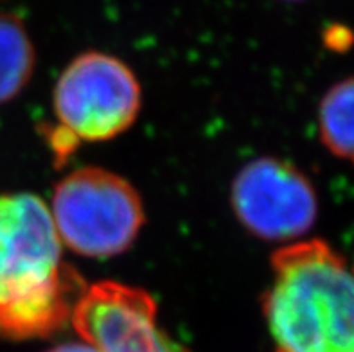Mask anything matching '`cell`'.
Masks as SVG:
<instances>
[{
  "label": "cell",
  "instance_id": "cell-2",
  "mask_svg": "<svg viewBox=\"0 0 354 352\" xmlns=\"http://www.w3.org/2000/svg\"><path fill=\"white\" fill-rule=\"evenodd\" d=\"M263 311L274 352H354V272L324 241L272 257Z\"/></svg>",
  "mask_w": 354,
  "mask_h": 352
},
{
  "label": "cell",
  "instance_id": "cell-8",
  "mask_svg": "<svg viewBox=\"0 0 354 352\" xmlns=\"http://www.w3.org/2000/svg\"><path fill=\"white\" fill-rule=\"evenodd\" d=\"M319 128L329 151L354 164V77L333 86L322 99Z\"/></svg>",
  "mask_w": 354,
  "mask_h": 352
},
{
  "label": "cell",
  "instance_id": "cell-1",
  "mask_svg": "<svg viewBox=\"0 0 354 352\" xmlns=\"http://www.w3.org/2000/svg\"><path fill=\"white\" fill-rule=\"evenodd\" d=\"M62 248L41 198L0 192V338H49L71 322L86 282Z\"/></svg>",
  "mask_w": 354,
  "mask_h": 352
},
{
  "label": "cell",
  "instance_id": "cell-7",
  "mask_svg": "<svg viewBox=\"0 0 354 352\" xmlns=\"http://www.w3.org/2000/svg\"><path fill=\"white\" fill-rule=\"evenodd\" d=\"M36 50L22 18L0 11V104L13 101L31 81Z\"/></svg>",
  "mask_w": 354,
  "mask_h": 352
},
{
  "label": "cell",
  "instance_id": "cell-10",
  "mask_svg": "<svg viewBox=\"0 0 354 352\" xmlns=\"http://www.w3.org/2000/svg\"><path fill=\"white\" fill-rule=\"evenodd\" d=\"M158 352H187V349H184L180 344H176V342H173V340L169 338V336L164 333V336H162V344H160V349H158Z\"/></svg>",
  "mask_w": 354,
  "mask_h": 352
},
{
  "label": "cell",
  "instance_id": "cell-6",
  "mask_svg": "<svg viewBox=\"0 0 354 352\" xmlns=\"http://www.w3.org/2000/svg\"><path fill=\"white\" fill-rule=\"evenodd\" d=\"M71 322L97 352H158L164 336L151 295L121 282L86 286Z\"/></svg>",
  "mask_w": 354,
  "mask_h": 352
},
{
  "label": "cell",
  "instance_id": "cell-9",
  "mask_svg": "<svg viewBox=\"0 0 354 352\" xmlns=\"http://www.w3.org/2000/svg\"><path fill=\"white\" fill-rule=\"evenodd\" d=\"M49 352H97L94 347L88 344H63L58 347L50 349Z\"/></svg>",
  "mask_w": 354,
  "mask_h": 352
},
{
  "label": "cell",
  "instance_id": "cell-3",
  "mask_svg": "<svg viewBox=\"0 0 354 352\" xmlns=\"http://www.w3.org/2000/svg\"><path fill=\"white\" fill-rule=\"evenodd\" d=\"M49 142L63 162L80 142H101L124 133L140 110V85L131 68L110 54L90 50L72 59L54 86Z\"/></svg>",
  "mask_w": 354,
  "mask_h": 352
},
{
  "label": "cell",
  "instance_id": "cell-5",
  "mask_svg": "<svg viewBox=\"0 0 354 352\" xmlns=\"http://www.w3.org/2000/svg\"><path fill=\"white\" fill-rule=\"evenodd\" d=\"M232 209L250 234L266 241H284L313 227L319 203L313 185L295 165L263 156L236 174Z\"/></svg>",
  "mask_w": 354,
  "mask_h": 352
},
{
  "label": "cell",
  "instance_id": "cell-11",
  "mask_svg": "<svg viewBox=\"0 0 354 352\" xmlns=\"http://www.w3.org/2000/svg\"><path fill=\"white\" fill-rule=\"evenodd\" d=\"M288 2H301V0H288Z\"/></svg>",
  "mask_w": 354,
  "mask_h": 352
},
{
  "label": "cell",
  "instance_id": "cell-4",
  "mask_svg": "<svg viewBox=\"0 0 354 352\" xmlns=\"http://www.w3.org/2000/svg\"><path fill=\"white\" fill-rule=\"evenodd\" d=\"M49 210L62 245L85 257L122 254L144 225L139 192L101 167H81L56 183Z\"/></svg>",
  "mask_w": 354,
  "mask_h": 352
}]
</instances>
